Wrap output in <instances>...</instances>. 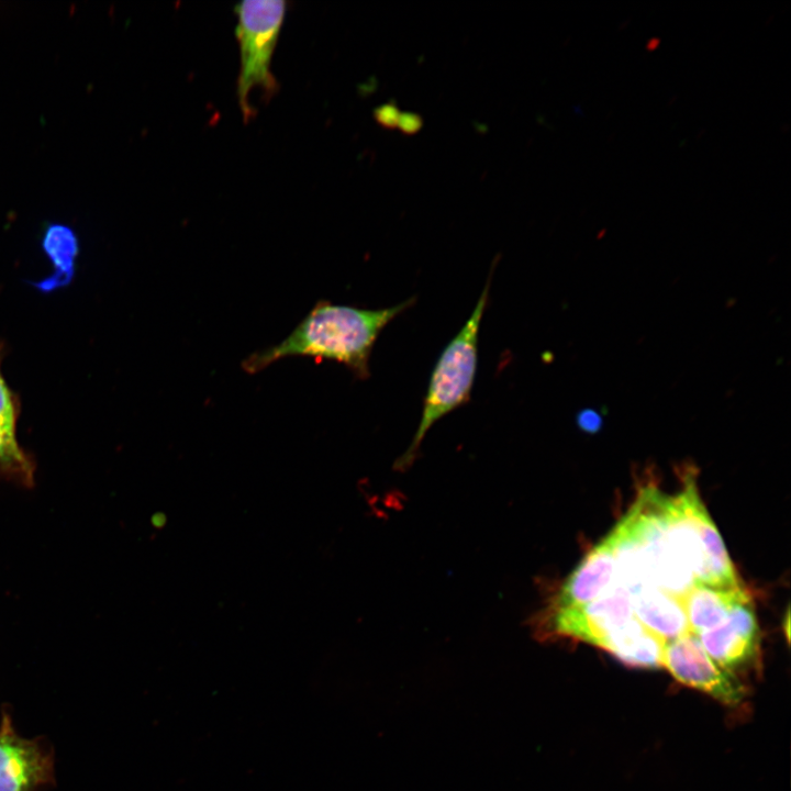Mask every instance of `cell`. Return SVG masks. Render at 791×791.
Listing matches in <instances>:
<instances>
[{"label":"cell","instance_id":"cell-1","mask_svg":"<svg viewBox=\"0 0 791 791\" xmlns=\"http://www.w3.org/2000/svg\"><path fill=\"white\" fill-rule=\"evenodd\" d=\"M414 301L410 298L390 308L371 310L320 300L286 338L250 354L242 368L257 374L280 359L310 356L343 364L356 378L367 379L380 332Z\"/></svg>","mask_w":791,"mask_h":791},{"label":"cell","instance_id":"cell-2","mask_svg":"<svg viewBox=\"0 0 791 791\" xmlns=\"http://www.w3.org/2000/svg\"><path fill=\"white\" fill-rule=\"evenodd\" d=\"M653 503L670 544L691 569L695 584H728L736 573L727 550L699 497L694 475H684L682 491L666 495L650 488Z\"/></svg>","mask_w":791,"mask_h":791},{"label":"cell","instance_id":"cell-3","mask_svg":"<svg viewBox=\"0 0 791 791\" xmlns=\"http://www.w3.org/2000/svg\"><path fill=\"white\" fill-rule=\"evenodd\" d=\"M491 276L490 272L469 319L446 345L433 369L421 421L406 452L397 460V469L405 470L412 465L426 433L435 422L470 399L477 371L479 328L488 303Z\"/></svg>","mask_w":791,"mask_h":791},{"label":"cell","instance_id":"cell-4","mask_svg":"<svg viewBox=\"0 0 791 791\" xmlns=\"http://www.w3.org/2000/svg\"><path fill=\"white\" fill-rule=\"evenodd\" d=\"M286 9L287 3L282 0H252L235 5L241 52L237 97L245 122L256 114L249 102L253 90L260 89L267 99L278 90L270 68Z\"/></svg>","mask_w":791,"mask_h":791},{"label":"cell","instance_id":"cell-5","mask_svg":"<svg viewBox=\"0 0 791 791\" xmlns=\"http://www.w3.org/2000/svg\"><path fill=\"white\" fill-rule=\"evenodd\" d=\"M635 617L630 592L614 583L606 592L583 605L546 610L541 615L544 630L601 647L614 631Z\"/></svg>","mask_w":791,"mask_h":791},{"label":"cell","instance_id":"cell-6","mask_svg":"<svg viewBox=\"0 0 791 791\" xmlns=\"http://www.w3.org/2000/svg\"><path fill=\"white\" fill-rule=\"evenodd\" d=\"M662 666L681 683L722 703L738 704L745 697V688L738 677L714 661L699 636L692 633L666 642Z\"/></svg>","mask_w":791,"mask_h":791},{"label":"cell","instance_id":"cell-7","mask_svg":"<svg viewBox=\"0 0 791 791\" xmlns=\"http://www.w3.org/2000/svg\"><path fill=\"white\" fill-rule=\"evenodd\" d=\"M54 781V757L37 739L20 736L3 712L0 723V791H38Z\"/></svg>","mask_w":791,"mask_h":791},{"label":"cell","instance_id":"cell-8","mask_svg":"<svg viewBox=\"0 0 791 791\" xmlns=\"http://www.w3.org/2000/svg\"><path fill=\"white\" fill-rule=\"evenodd\" d=\"M698 636L709 656L729 671L755 662L760 633L751 598L736 604L722 623Z\"/></svg>","mask_w":791,"mask_h":791},{"label":"cell","instance_id":"cell-9","mask_svg":"<svg viewBox=\"0 0 791 791\" xmlns=\"http://www.w3.org/2000/svg\"><path fill=\"white\" fill-rule=\"evenodd\" d=\"M614 583V554L612 543L606 536L567 577L546 610L583 605L602 595Z\"/></svg>","mask_w":791,"mask_h":791},{"label":"cell","instance_id":"cell-10","mask_svg":"<svg viewBox=\"0 0 791 791\" xmlns=\"http://www.w3.org/2000/svg\"><path fill=\"white\" fill-rule=\"evenodd\" d=\"M635 617L666 642L689 631L681 599L655 587H644L631 594Z\"/></svg>","mask_w":791,"mask_h":791},{"label":"cell","instance_id":"cell-11","mask_svg":"<svg viewBox=\"0 0 791 791\" xmlns=\"http://www.w3.org/2000/svg\"><path fill=\"white\" fill-rule=\"evenodd\" d=\"M750 598L742 586L721 588L694 584L682 600L690 633L700 635L718 625L736 604Z\"/></svg>","mask_w":791,"mask_h":791},{"label":"cell","instance_id":"cell-12","mask_svg":"<svg viewBox=\"0 0 791 791\" xmlns=\"http://www.w3.org/2000/svg\"><path fill=\"white\" fill-rule=\"evenodd\" d=\"M665 645L662 637L633 617L610 634L600 648L630 666L658 668L662 667Z\"/></svg>","mask_w":791,"mask_h":791},{"label":"cell","instance_id":"cell-13","mask_svg":"<svg viewBox=\"0 0 791 791\" xmlns=\"http://www.w3.org/2000/svg\"><path fill=\"white\" fill-rule=\"evenodd\" d=\"M78 239L74 231L64 224L49 225L43 236V248L54 265V275L42 282L49 290L69 282L78 255Z\"/></svg>","mask_w":791,"mask_h":791},{"label":"cell","instance_id":"cell-14","mask_svg":"<svg viewBox=\"0 0 791 791\" xmlns=\"http://www.w3.org/2000/svg\"><path fill=\"white\" fill-rule=\"evenodd\" d=\"M32 471L31 460L19 446L15 434L0 428V472L29 481L32 478Z\"/></svg>","mask_w":791,"mask_h":791},{"label":"cell","instance_id":"cell-15","mask_svg":"<svg viewBox=\"0 0 791 791\" xmlns=\"http://www.w3.org/2000/svg\"><path fill=\"white\" fill-rule=\"evenodd\" d=\"M3 344L0 343V428L7 433L15 434L19 417V402L12 393L1 374Z\"/></svg>","mask_w":791,"mask_h":791},{"label":"cell","instance_id":"cell-16","mask_svg":"<svg viewBox=\"0 0 791 791\" xmlns=\"http://www.w3.org/2000/svg\"><path fill=\"white\" fill-rule=\"evenodd\" d=\"M576 424L587 434H597L603 426V417L598 410L584 408L577 412Z\"/></svg>","mask_w":791,"mask_h":791},{"label":"cell","instance_id":"cell-17","mask_svg":"<svg viewBox=\"0 0 791 791\" xmlns=\"http://www.w3.org/2000/svg\"><path fill=\"white\" fill-rule=\"evenodd\" d=\"M399 116L400 112L394 104H382L375 110L377 122L386 127L397 126Z\"/></svg>","mask_w":791,"mask_h":791},{"label":"cell","instance_id":"cell-18","mask_svg":"<svg viewBox=\"0 0 791 791\" xmlns=\"http://www.w3.org/2000/svg\"><path fill=\"white\" fill-rule=\"evenodd\" d=\"M402 132L413 134L422 126V119L415 113H400L398 124Z\"/></svg>","mask_w":791,"mask_h":791}]
</instances>
